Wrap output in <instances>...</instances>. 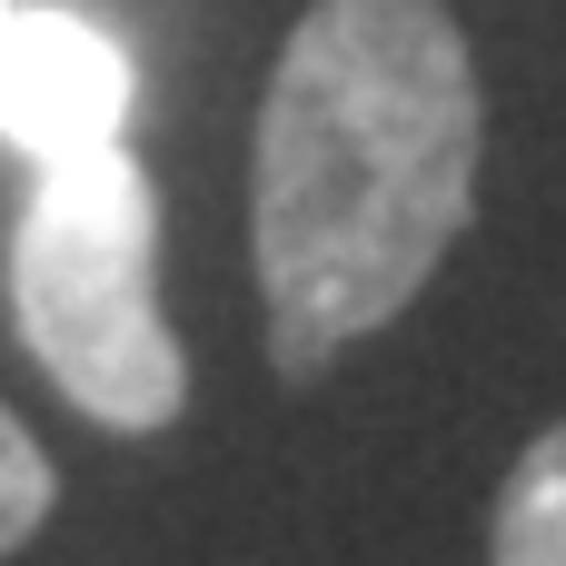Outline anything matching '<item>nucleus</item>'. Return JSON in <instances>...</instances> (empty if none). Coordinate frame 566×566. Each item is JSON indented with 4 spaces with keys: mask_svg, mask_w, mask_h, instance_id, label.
Masks as SVG:
<instances>
[{
    "mask_svg": "<svg viewBox=\"0 0 566 566\" xmlns=\"http://www.w3.org/2000/svg\"><path fill=\"white\" fill-rule=\"evenodd\" d=\"M478 199V70L438 0H318L259 109V289L269 358L328 368L388 328Z\"/></svg>",
    "mask_w": 566,
    "mask_h": 566,
    "instance_id": "f257e3e1",
    "label": "nucleus"
},
{
    "mask_svg": "<svg viewBox=\"0 0 566 566\" xmlns=\"http://www.w3.org/2000/svg\"><path fill=\"white\" fill-rule=\"evenodd\" d=\"M10 318L80 418L149 438L189 408V358L159 318V189L129 149L30 179L10 229Z\"/></svg>",
    "mask_w": 566,
    "mask_h": 566,
    "instance_id": "f03ea898",
    "label": "nucleus"
},
{
    "mask_svg": "<svg viewBox=\"0 0 566 566\" xmlns=\"http://www.w3.org/2000/svg\"><path fill=\"white\" fill-rule=\"evenodd\" d=\"M129 50L109 20L70 10V0H20L0 20V139L30 169L119 149L129 129Z\"/></svg>",
    "mask_w": 566,
    "mask_h": 566,
    "instance_id": "7ed1b4c3",
    "label": "nucleus"
},
{
    "mask_svg": "<svg viewBox=\"0 0 566 566\" xmlns=\"http://www.w3.org/2000/svg\"><path fill=\"white\" fill-rule=\"evenodd\" d=\"M497 566H566V428H547L507 497H497Z\"/></svg>",
    "mask_w": 566,
    "mask_h": 566,
    "instance_id": "20e7f679",
    "label": "nucleus"
},
{
    "mask_svg": "<svg viewBox=\"0 0 566 566\" xmlns=\"http://www.w3.org/2000/svg\"><path fill=\"white\" fill-rule=\"evenodd\" d=\"M40 517H50V458H40V438L0 408V557H10Z\"/></svg>",
    "mask_w": 566,
    "mask_h": 566,
    "instance_id": "39448f33",
    "label": "nucleus"
},
{
    "mask_svg": "<svg viewBox=\"0 0 566 566\" xmlns=\"http://www.w3.org/2000/svg\"><path fill=\"white\" fill-rule=\"evenodd\" d=\"M10 10H20V0H0V20H10Z\"/></svg>",
    "mask_w": 566,
    "mask_h": 566,
    "instance_id": "423d86ee",
    "label": "nucleus"
}]
</instances>
